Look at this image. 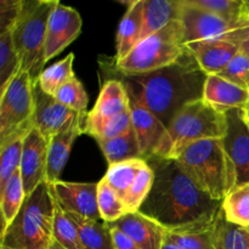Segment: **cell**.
Wrapping results in <instances>:
<instances>
[{
	"label": "cell",
	"mask_w": 249,
	"mask_h": 249,
	"mask_svg": "<svg viewBox=\"0 0 249 249\" xmlns=\"http://www.w3.org/2000/svg\"><path fill=\"white\" fill-rule=\"evenodd\" d=\"M213 245L215 249H249V230L226 221L220 209L213 226Z\"/></svg>",
	"instance_id": "obj_29"
},
{
	"label": "cell",
	"mask_w": 249,
	"mask_h": 249,
	"mask_svg": "<svg viewBox=\"0 0 249 249\" xmlns=\"http://www.w3.org/2000/svg\"><path fill=\"white\" fill-rule=\"evenodd\" d=\"M147 163L155 172V181L139 212L168 231L214 224L221 202L202 191L177 160H151Z\"/></svg>",
	"instance_id": "obj_1"
},
{
	"label": "cell",
	"mask_w": 249,
	"mask_h": 249,
	"mask_svg": "<svg viewBox=\"0 0 249 249\" xmlns=\"http://www.w3.org/2000/svg\"><path fill=\"white\" fill-rule=\"evenodd\" d=\"M243 113H245V117H246V119H247V121L249 122V105L247 107H246L245 109H243Z\"/></svg>",
	"instance_id": "obj_45"
},
{
	"label": "cell",
	"mask_w": 249,
	"mask_h": 249,
	"mask_svg": "<svg viewBox=\"0 0 249 249\" xmlns=\"http://www.w3.org/2000/svg\"><path fill=\"white\" fill-rule=\"evenodd\" d=\"M213 226L214 224H211L168 231L165 241L175 243L182 249H215L213 245Z\"/></svg>",
	"instance_id": "obj_30"
},
{
	"label": "cell",
	"mask_w": 249,
	"mask_h": 249,
	"mask_svg": "<svg viewBox=\"0 0 249 249\" xmlns=\"http://www.w3.org/2000/svg\"><path fill=\"white\" fill-rule=\"evenodd\" d=\"M218 75L249 90V57L240 50Z\"/></svg>",
	"instance_id": "obj_38"
},
{
	"label": "cell",
	"mask_w": 249,
	"mask_h": 249,
	"mask_svg": "<svg viewBox=\"0 0 249 249\" xmlns=\"http://www.w3.org/2000/svg\"><path fill=\"white\" fill-rule=\"evenodd\" d=\"M85 114H80L68 108L53 96L41 91L36 85V128L40 131L48 142L53 136L82 121Z\"/></svg>",
	"instance_id": "obj_11"
},
{
	"label": "cell",
	"mask_w": 249,
	"mask_h": 249,
	"mask_svg": "<svg viewBox=\"0 0 249 249\" xmlns=\"http://www.w3.org/2000/svg\"><path fill=\"white\" fill-rule=\"evenodd\" d=\"M147 163V160L142 158H134V160H123V162L116 163V164L108 165L105 179L108 182L109 186L123 198L125 197L126 192L135 181L139 172L141 168Z\"/></svg>",
	"instance_id": "obj_27"
},
{
	"label": "cell",
	"mask_w": 249,
	"mask_h": 249,
	"mask_svg": "<svg viewBox=\"0 0 249 249\" xmlns=\"http://www.w3.org/2000/svg\"><path fill=\"white\" fill-rule=\"evenodd\" d=\"M97 143L101 147L108 165L134 158H142L134 129L118 138L97 141Z\"/></svg>",
	"instance_id": "obj_25"
},
{
	"label": "cell",
	"mask_w": 249,
	"mask_h": 249,
	"mask_svg": "<svg viewBox=\"0 0 249 249\" xmlns=\"http://www.w3.org/2000/svg\"><path fill=\"white\" fill-rule=\"evenodd\" d=\"M179 21L182 26L185 44L201 40H221L237 44L249 38V17L242 19H228L190 5L180 0Z\"/></svg>",
	"instance_id": "obj_9"
},
{
	"label": "cell",
	"mask_w": 249,
	"mask_h": 249,
	"mask_svg": "<svg viewBox=\"0 0 249 249\" xmlns=\"http://www.w3.org/2000/svg\"><path fill=\"white\" fill-rule=\"evenodd\" d=\"M67 214L77 228L83 249H114L111 229L107 223L84 218L72 212H67Z\"/></svg>",
	"instance_id": "obj_23"
},
{
	"label": "cell",
	"mask_w": 249,
	"mask_h": 249,
	"mask_svg": "<svg viewBox=\"0 0 249 249\" xmlns=\"http://www.w3.org/2000/svg\"><path fill=\"white\" fill-rule=\"evenodd\" d=\"M49 142L40 131L33 128L24 138L21 160V175L26 196L36 191V187L46 181L48 173Z\"/></svg>",
	"instance_id": "obj_14"
},
{
	"label": "cell",
	"mask_w": 249,
	"mask_h": 249,
	"mask_svg": "<svg viewBox=\"0 0 249 249\" xmlns=\"http://www.w3.org/2000/svg\"><path fill=\"white\" fill-rule=\"evenodd\" d=\"M97 206L105 223H113L129 213L123 198L109 186L105 178L97 182Z\"/></svg>",
	"instance_id": "obj_32"
},
{
	"label": "cell",
	"mask_w": 249,
	"mask_h": 249,
	"mask_svg": "<svg viewBox=\"0 0 249 249\" xmlns=\"http://www.w3.org/2000/svg\"><path fill=\"white\" fill-rule=\"evenodd\" d=\"M153 181H155V172L151 165L146 163L141 168L135 181L124 197V203H125L129 213H135V212L140 211L143 202L146 201L152 190Z\"/></svg>",
	"instance_id": "obj_36"
},
{
	"label": "cell",
	"mask_w": 249,
	"mask_h": 249,
	"mask_svg": "<svg viewBox=\"0 0 249 249\" xmlns=\"http://www.w3.org/2000/svg\"><path fill=\"white\" fill-rule=\"evenodd\" d=\"M207 74L187 51L177 63L141 75L125 77V88L168 128L190 102L203 97Z\"/></svg>",
	"instance_id": "obj_2"
},
{
	"label": "cell",
	"mask_w": 249,
	"mask_h": 249,
	"mask_svg": "<svg viewBox=\"0 0 249 249\" xmlns=\"http://www.w3.org/2000/svg\"><path fill=\"white\" fill-rule=\"evenodd\" d=\"M24 0H1L0 1V33L12 31L21 15Z\"/></svg>",
	"instance_id": "obj_40"
},
{
	"label": "cell",
	"mask_w": 249,
	"mask_h": 249,
	"mask_svg": "<svg viewBox=\"0 0 249 249\" xmlns=\"http://www.w3.org/2000/svg\"><path fill=\"white\" fill-rule=\"evenodd\" d=\"M0 249H2V248H0Z\"/></svg>",
	"instance_id": "obj_47"
},
{
	"label": "cell",
	"mask_w": 249,
	"mask_h": 249,
	"mask_svg": "<svg viewBox=\"0 0 249 249\" xmlns=\"http://www.w3.org/2000/svg\"><path fill=\"white\" fill-rule=\"evenodd\" d=\"M107 225H108V224H107ZM109 229H111V235L112 241H113L114 249H141L128 235L122 232L121 230H118V229L116 228Z\"/></svg>",
	"instance_id": "obj_41"
},
{
	"label": "cell",
	"mask_w": 249,
	"mask_h": 249,
	"mask_svg": "<svg viewBox=\"0 0 249 249\" xmlns=\"http://www.w3.org/2000/svg\"><path fill=\"white\" fill-rule=\"evenodd\" d=\"M185 46L207 75L219 74L240 51L237 44L221 40L194 41Z\"/></svg>",
	"instance_id": "obj_19"
},
{
	"label": "cell",
	"mask_w": 249,
	"mask_h": 249,
	"mask_svg": "<svg viewBox=\"0 0 249 249\" xmlns=\"http://www.w3.org/2000/svg\"><path fill=\"white\" fill-rule=\"evenodd\" d=\"M247 122H248V121H247ZM248 124H249V122H248Z\"/></svg>",
	"instance_id": "obj_46"
},
{
	"label": "cell",
	"mask_w": 249,
	"mask_h": 249,
	"mask_svg": "<svg viewBox=\"0 0 249 249\" xmlns=\"http://www.w3.org/2000/svg\"><path fill=\"white\" fill-rule=\"evenodd\" d=\"M190 5L228 19L249 17V1L246 0H186Z\"/></svg>",
	"instance_id": "obj_34"
},
{
	"label": "cell",
	"mask_w": 249,
	"mask_h": 249,
	"mask_svg": "<svg viewBox=\"0 0 249 249\" xmlns=\"http://www.w3.org/2000/svg\"><path fill=\"white\" fill-rule=\"evenodd\" d=\"M73 62H74V53H71L61 61L49 66L39 75L36 87L45 94L55 96L58 89L74 77Z\"/></svg>",
	"instance_id": "obj_28"
},
{
	"label": "cell",
	"mask_w": 249,
	"mask_h": 249,
	"mask_svg": "<svg viewBox=\"0 0 249 249\" xmlns=\"http://www.w3.org/2000/svg\"><path fill=\"white\" fill-rule=\"evenodd\" d=\"M202 99L221 113L245 109L249 105V90L218 74L207 75Z\"/></svg>",
	"instance_id": "obj_18"
},
{
	"label": "cell",
	"mask_w": 249,
	"mask_h": 249,
	"mask_svg": "<svg viewBox=\"0 0 249 249\" xmlns=\"http://www.w3.org/2000/svg\"><path fill=\"white\" fill-rule=\"evenodd\" d=\"M85 118V117H84ZM84 118L71 126L67 130L57 134L49 141L48 150V173H46V181L49 184H55L60 180V175L67 163L71 150L74 143L75 139L83 133V123Z\"/></svg>",
	"instance_id": "obj_20"
},
{
	"label": "cell",
	"mask_w": 249,
	"mask_h": 249,
	"mask_svg": "<svg viewBox=\"0 0 249 249\" xmlns=\"http://www.w3.org/2000/svg\"><path fill=\"white\" fill-rule=\"evenodd\" d=\"M55 196V195H53ZM53 240L65 249H83L78 230L67 212L62 208L55 197V215H53Z\"/></svg>",
	"instance_id": "obj_35"
},
{
	"label": "cell",
	"mask_w": 249,
	"mask_h": 249,
	"mask_svg": "<svg viewBox=\"0 0 249 249\" xmlns=\"http://www.w3.org/2000/svg\"><path fill=\"white\" fill-rule=\"evenodd\" d=\"M53 97L58 102L67 106L68 108L78 112V113H87L89 97H88L87 91H85L84 85L82 84V82L75 75L72 79L68 80L62 88H60Z\"/></svg>",
	"instance_id": "obj_37"
},
{
	"label": "cell",
	"mask_w": 249,
	"mask_h": 249,
	"mask_svg": "<svg viewBox=\"0 0 249 249\" xmlns=\"http://www.w3.org/2000/svg\"><path fill=\"white\" fill-rule=\"evenodd\" d=\"M143 26V0L129 2L117 34L116 62L125 57L139 43Z\"/></svg>",
	"instance_id": "obj_21"
},
{
	"label": "cell",
	"mask_w": 249,
	"mask_h": 249,
	"mask_svg": "<svg viewBox=\"0 0 249 249\" xmlns=\"http://www.w3.org/2000/svg\"><path fill=\"white\" fill-rule=\"evenodd\" d=\"M53 189L65 211L92 220H102L97 206V184L58 180L53 184Z\"/></svg>",
	"instance_id": "obj_16"
},
{
	"label": "cell",
	"mask_w": 249,
	"mask_h": 249,
	"mask_svg": "<svg viewBox=\"0 0 249 249\" xmlns=\"http://www.w3.org/2000/svg\"><path fill=\"white\" fill-rule=\"evenodd\" d=\"M26 197L21 169H17L10 178L9 181L5 184V186L0 189L1 232L5 231V229L16 218Z\"/></svg>",
	"instance_id": "obj_24"
},
{
	"label": "cell",
	"mask_w": 249,
	"mask_h": 249,
	"mask_svg": "<svg viewBox=\"0 0 249 249\" xmlns=\"http://www.w3.org/2000/svg\"><path fill=\"white\" fill-rule=\"evenodd\" d=\"M133 129V122H131L130 108L113 118L108 119L106 123L102 125L99 135L95 138L96 141L109 140V139L118 138V136L124 135L128 131Z\"/></svg>",
	"instance_id": "obj_39"
},
{
	"label": "cell",
	"mask_w": 249,
	"mask_h": 249,
	"mask_svg": "<svg viewBox=\"0 0 249 249\" xmlns=\"http://www.w3.org/2000/svg\"><path fill=\"white\" fill-rule=\"evenodd\" d=\"M107 224L128 235L141 249H162L168 232L164 226L141 212L128 213Z\"/></svg>",
	"instance_id": "obj_17"
},
{
	"label": "cell",
	"mask_w": 249,
	"mask_h": 249,
	"mask_svg": "<svg viewBox=\"0 0 249 249\" xmlns=\"http://www.w3.org/2000/svg\"><path fill=\"white\" fill-rule=\"evenodd\" d=\"M57 2V0H24L21 15L12 29L21 71L28 72L36 83L45 70L48 23Z\"/></svg>",
	"instance_id": "obj_6"
},
{
	"label": "cell",
	"mask_w": 249,
	"mask_h": 249,
	"mask_svg": "<svg viewBox=\"0 0 249 249\" xmlns=\"http://www.w3.org/2000/svg\"><path fill=\"white\" fill-rule=\"evenodd\" d=\"M240 50L243 51V53H245L246 55H247L248 57H249V38L247 39V40L243 41V43L241 44V45H240Z\"/></svg>",
	"instance_id": "obj_42"
},
{
	"label": "cell",
	"mask_w": 249,
	"mask_h": 249,
	"mask_svg": "<svg viewBox=\"0 0 249 249\" xmlns=\"http://www.w3.org/2000/svg\"><path fill=\"white\" fill-rule=\"evenodd\" d=\"M82 26V17L77 10L61 4L60 1L56 4L48 23L44 53L45 63L62 53L79 36Z\"/></svg>",
	"instance_id": "obj_12"
},
{
	"label": "cell",
	"mask_w": 249,
	"mask_h": 249,
	"mask_svg": "<svg viewBox=\"0 0 249 249\" xmlns=\"http://www.w3.org/2000/svg\"><path fill=\"white\" fill-rule=\"evenodd\" d=\"M50 249H65V248H63L60 243H57L55 240H53V243H51V246H50Z\"/></svg>",
	"instance_id": "obj_44"
},
{
	"label": "cell",
	"mask_w": 249,
	"mask_h": 249,
	"mask_svg": "<svg viewBox=\"0 0 249 249\" xmlns=\"http://www.w3.org/2000/svg\"><path fill=\"white\" fill-rule=\"evenodd\" d=\"M55 196L44 181L26 197L12 223L1 232L2 249H50L53 241Z\"/></svg>",
	"instance_id": "obj_3"
},
{
	"label": "cell",
	"mask_w": 249,
	"mask_h": 249,
	"mask_svg": "<svg viewBox=\"0 0 249 249\" xmlns=\"http://www.w3.org/2000/svg\"><path fill=\"white\" fill-rule=\"evenodd\" d=\"M36 85L31 74L21 71L0 94V141L27 136L36 128Z\"/></svg>",
	"instance_id": "obj_8"
},
{
	"label": "cell",
	"mask_w": 249,
	"mask_h": 249,
	"mask_svg": "<svg viewBox=\"0 0 249 249\" xmlns=\"http://www.w3.org/2000/svg\"><path fill=\"white\" fill-rule=\"evenodd\" d=\"M226 130V113L216 111L203 99L190 102L170 122L153 160H177L192 143L223 139Z\"/></svg>",
	"instance_id": "obj_5"
},
{
	"label": "cell",
	"mask_w": 249,
	"mask_h": 249,
	"mask_svg": "<svg viewBox=\"0 0 249 249\" xmlns=\"http://www.w3.org/2000/svg\"><path fill=\"white\" fill-rule=\"evenodd\" d=\"M162 249H182V248L179 247V246H177V245H175V243L169 242V241H165L164 245H163Z\"/></svg>",
	"instance_id": "obj_43"
},
{
	"label": "cell",
	"mask_w": 249,
	"mask_h": 249,
	"mask_svg": "<svg viewBox=\"0 0 249 249\" xmlns=\"http://www.w3.org/2000/svg\"><path fill=\"white\" fill-rule=\"evenodd\" d=\"M130 105L125 84L117 79L107 80L102 85L95 106L85 114L83 133L89 134L95 139L108 119L128 111Z\"/></svg>",
	"instance_id": "obj_10"
},
{
	"label": "cell",
	"mask_w": 249,
	"mask_h": 249,
	"mask_svg": "<svg viewBox=\"0 0 249 249\" xmlns=\"http://www.w3.org/2000/svg\"><path fill=\"white\" fill-rule=\"evenodd\" d=\"M228 130L224 146L237 173V186L249 184V124L243 109L226 112ZM236 186V187H237Z\"/></svg>",
	"instance_id": "obj_13"
},
{
	"label": "cell",
	"mask_w": 249,
	"mask_h": 249,
	"mask_svg": "<svg viewBox=\"0 0 249 249\" xmlns=\"http://www.w3.org/2000/svg\"><path fill=\"white\" fill-rule=\"evenodd\" d=\"M248 230H249V229H248Z\"/></svg>",
	"instance_id": "obj_48"
},
{
	"label": "cell",
	"mask_w": 249,
	"mask_h": 249,
	"mask_svg": "<svg viewBox=\"0 0 249 249\" xmlns=\"http://www.w3.org/2000/svg\"><path fill=\"white\" fill-rule=\"evenodd\" d=\"M21 72V62L12 38V31L0 33V94Z\"/></svg>",
	"instance_id": "obj_31"
},
{
	"label": "cell",
	"mask_w": 249,
	"mask_h": 249,
	"mask_svg": "<svg viewBox=\"0 0 249 249\" xmlns=\"http://www.w3.org/2000/svg\"><path fill=\"white\" fill-rule=\"evenodd\" d=\"M26 136H12L4 141H0V189L5 186L14 173L21 167L23 141Z\"/></svg>",
	"instance_id": "obj_33"
},
{
	"label": "cell",
	"mask_w": 249,
	"mask_h": 249,
	"mask_svg": "<svg viewBox=\"0 0 249 249\" xmlns=\"http://www.w3.org/2000/svg\"><path fill=\"white\" fill-rule=\"evenodd\" d=\"M180 0H143V26L140 40L162 31L180 17Z\"/></svg>",
	"instance_id": "obj_22"
},
{
	"label": "cell",
	"mask_w": 249,
	"mask_h": 249,
	"mask_svg": "<svg viewBox=\"0 0 249 249\" xmlns=\"http://www.w3.org/2000/svg\"><path fill=\"white\" fill-rule=\"evenodd\" d=\"M175 160L195 184L215 201L221 202L237 186L236 168L223 139L192 143Z\"/></svg>",
	"instance_id": "obj_4"
},
{
	"label": "cell",
	"mask_w": 249,
	"mask_h": 249,
	"mask_svg": "<svg viewBox=\"0 0 249 249\" xmlns=\"http://www.w3.org/2000/svg\"><path fill=\"white\" fill-rule=\"evenodd\" d=\"M128 95L133 129L138 138L142 160L148 162L156 157V153L167 133V126L142 102L139 101L138 97L129 91Z\"/></svg>",
	"instance_id": "obj_15"
},
{
	"label": "cell",
	"mask_w": 249,
	"mask_h": 249,
	"mask_svg": "<svg viewBox=\"0 0 249 249\" xmlns=\"http://www.w3.org/2000/svg\"><path fill=\"white\" fill-rule=\"evenodd\" d=\"M221 213L230 224L249 229V184L235 187L221 201Z\"/></svg>",
	"instance_id": "obj_26"
},
{
	"label": "cell",
	"mask_w": 249,
	"mask_h": 249,
	"mask_svg": "<svg viewBox=\"0 0 249 249\" xmlns=\"http://www.w3.org/2000/svg\"><path fill=\"white\" fill-rule=\"evenodd\" d=\"M187 53L180 21L139 41L124 58L116 62L118 72L125 77L141 75L177 63Z\"/></svg>",
	"instance_id": "obj_7"
}]
</instances>
